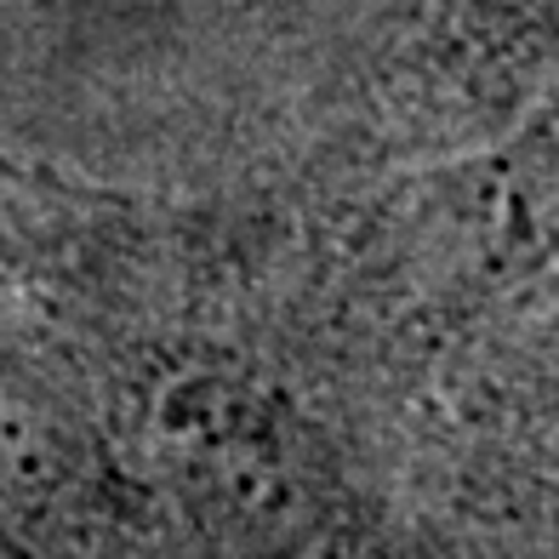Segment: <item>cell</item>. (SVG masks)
<instances>
[{
	"label": "cell",
	"instance_id": "cell-1",
	"mask_svg": "<svg viewBox=\"0 0 559 559\" xmlns=\"http://www.w3.org/2000/svg\"><path fill=\"white\" fill-rule=\"evenodd\" d=\"M166 468L194 520L246 559H302L320 537V491L263 405L223 383L166 400Z\"/></svg>",
	"mask_w": 559,
	"mask_h": 559
},
{
	"label": "cell",
	"instance_id": "cell-2",
	"mask_svg": "<svg viewBox=\"0 0 559 559\" xmlns=\"http://www.w3.org/2000/svg\"><path fill=\"white\" fill-rule=\"evenodd\" d=\"M40 435L29 428V417H23V405H12L7 394H0V468H23L35 474L40 468Z\"/></svg>",
	"mask_w": 559,
	"mask_h": 559
}]
</instances>
